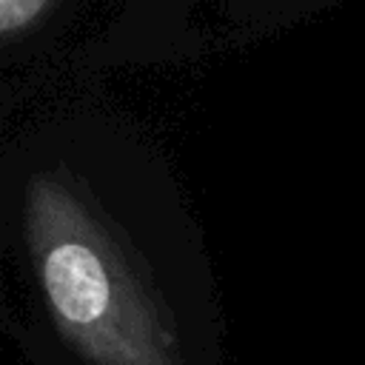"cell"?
<instances>
[{
	"label": "cell",
	"instance_id": "2",
	"mask_svg": "<svg viewBox=\"0 0 365 365\" xmlns=\"http://www.w3.org/2000/svg\"><path fill=\"white\" fill-rule=\"evenodd\" d=\"M54 3H43V0H3L0 3V29L6 34L20 31L26 26L34 23V17L51 11Z\"/></svg>",
	"mask_w": 365,
	"mask_h": 365
},
{
	"label": "cell",
	"instance_id": "1",
	"mask_svg": "<svg viewBox=\"0 0 365 365\" xmlns=\"http://www.w3.org/2000/svg\"><path fill=\"white\" fill-rule=\"evenodd\" d=\"M26 237L60 331L94 365H185L123 248L57 174L29 182Z\"/></svg>",
	"mask_w": 365,
	"mask_h": 365
}]
</instances>
